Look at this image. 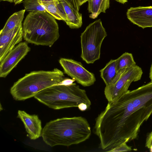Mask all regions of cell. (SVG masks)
Here are the masks:
<instances>
[{
    "label": "cell",
    "instance_id": "cell-3",
    "mask_svg": "<svg viewBox=\"0 0 152 152\" xmlns=\"http://www.w3.org/2000/svg\"><path fill=\"white\" fill-rule=\"evenodd\" d=\"M55 19L47 12H30L23 25L24 39L36 45L51 47L59 37Z\"/></svg>",
    "mask_w": 152,
    "mask_h": 152
},
{
    "label": "cell",
    "instance_id": "cell-15",
    "mask_svg": "<svg viewBox=\"0 0 152 152\" xmlns=\"http://www.w3.org/2000/svg\"><path fill=\"white\" fill-rule=\"evenodd\" d=\"M88 2L89 16L93 19L97 18L101 12L105 13L110 7V0H89Z\"/></svg>",
    "mask_w": 152,
    "mask_h": 152
},
{
    "label": "cell",
    "instance_id": "cell-5",
    "mask_svg": "<svg viewBox=\"0 0 152 152\" xmlns=\"http://www.w3.org/2000/svg\"><path fill=\"white\" fill-rule=\"evenodd\" d=\"M65 78L64 72L57 68L51 71H32L15 82L10 89V93L15 100L24 101Z\"/></svg>",
    "mask_w": 152,
    "mask_h": 152
},
{
    "label": "cell",
    "instance_id": "cell-10",
    "mask_svg": "<svg viewBox=\"0 0 152 152\" xmlns=\"http://www.w3.org/2000/svg\"><path fill=\"white\" fill-rule=\"evenodd\" d=\"M23 38L22 25L0 34V62L16 45L22 41Z\"/></svg>",
    "mask_w": 152,
    "mask_h": 152
},
{
    "label": "cell",
    "instance_id": "cell-20",
    "mask_svg": "<svg viewBox=\"0 0 152 152\" xmlns=\"http://www.w3.org/2000/svg\"><path fill=\"white\" fill-rule=\"evenodd\" d=\"M126 142H124L115 147L107 151L109 152L130 151L132 150L131 147L128 146Z\"/></svg>",
    "mask_w": 152,
    "mask_h": 152
},
{
    "label": "cell",
    "instance_id": "cell-21",
    "mask_svg": "<svg viewBox=\"0 0 152 152\" xmlns=\"http://www.w3.org/2000/svg\"><path fill=\"white\" fill-rule=\"evenodd\" d=\"M63 0L75 10L78 11H79L80 8V6L78 0Z\"/></svg>",
    "mask_w": 152,
    "mask_h": 152
},
{
    "label": "cell",
    "instance_id": "cell-23",
    "mask_svg": "<svg viewBox=\"0 0 152 152\" xmlns=\"http://www.w3.org/2000/svg\"><path fill=\"white\" fill-rule=\"evenodd\" d=\"M75 81V80L73 79H71L66 78L61 82L54 85H68L73 83Z\"/></svg>",
    "mask_w": 152,
    "mask_h": 152
},
{
    "label": "cell",
    "instance_id": "cell-26",
    "mask_svg": "<svg viewBox=\"0 0 152 152\" xmlns=\"http://www.w3.org/2000/svg\"><path fill=\"white\" fill-rule=\"evenodd\" d=\"M149 77L151 80V81L152 82V63L150 69Z\"/></svg>",
    "mask_w": 152,
    "mask_h": 152
},
{
    "label": "cell",
    "instance_id": "cell-24",
    "mask_svg": "<svg viewBox=\"0 0 152 152\" xmlns=\"http://www.w3.org/2000/svg\"><path fill=\"white\" fill-rule=\"evenodd\" d=\"M80 6L83 5V4L87 1H88L89 0H78Z\"/></svg>",
    "mask_w": 152,
    "mask_h": 152
},
{
    "label": "cell",
    "instance_id": "cell-4",
    "mask_svg": "<svg viewBox=\"0 0 152 152\" xmlns=\"http://www.w3.org/2000/svg\"><path fill=\"white\" fill-rule=\"evenodd\" d=\"M34 97L54 110L78 107L82 104L89 108L91 105L86 91L74 83L68 85H54L40 91Z\"/></svg>",
    "mask_w": 152,
    "mask_h": 152
},
{
    "label": "cell",
    "instance_id": "cell-25",
    "mask_svg": "<svg viewBox=\"0 0 152 152\" xmlns=\"http://www.w3.org/2000/svg\"><path fill=\"white\" fill-rule=\"evenodd\" d=\"M115 1L122 4H124L128 1V0H114Z\"/></svg>",
    "mask_w": 152,
    "mask_h": 152
},
{
    "label": "cell",
    "instance_id": "cell-27",
    "mask_svg": "<svg viewBox=\"0 0 152 152\" xmlns=\"http://www.w3.org/2000/svg\"><path fill=\"white\" fill-rule=\"evenodd\" d=\"M24 0H15L14 3L15 4H19L21 3Z\"/></svg>",
    "mask_w": 152,
    "mask_h": 152
},
{
    "label": "cell",
    "instance_id": "cell-13",
    "mask_svg": "<svg viewBox=\"0 0 152 152\" xmlns=\"http://www.w3.org/2000/svg\"><path fill=\"white\" fill-rule=\"evenodd\" d=\"M47 12L56 19L66 22L67 18L61 0H39Z\"/></svg>",
    "mask_w": 152,
    "mask_h": 152
},
{
    "label": "cell",
    "instance_id": "cell-6",
    "mask_svg": "<svg viewBox=\"0 0 152 152\" xmlns=\"http://www.w3.org/2000/svg\"><path fill=\"white\" fill-rule=\"evenodd\" d=\"M107 34L100 19L90 24L80 36L81 57L88 64L100 58L101 45Z\"/></svg>",
    "mask_w": 152,
    "mask_h": 152
},
{
    "label": "cell",
    "instance_id": "cell-12",
    "mask_svg": "<svg viewBox=\"0 0 152 152\" xmlns=\"http://www.w3.org/2000/svg\"><path fill=\"white\" fill-rule=\"evenodd\" d=\"M17 117L23 122L30 139L35 140L41 136L42 122L37 115H30L24 111L18 110Z\"/></svg>",
    "mask_w": 152,
    "mask_h": 152
},
{
    "label": "cell",
    "instance_id": "cell-18",
    "mask_svg": "<svg viewBox=\"0 0 152 152\" xmlns=\"http://www.w3.org/2000/svg\"><path fill=\"white\" fill-rule=\"evenodd\" d=\"M118 73L121 71L130 68L136 65L132 54L125 52L116 59Z\"/></svg>",
    "mask_w": 152,
    "mask_h": 152
},
{
    "label": "cell",
    "instance_id": "cell-11",
    "mask_svg": "<svg viewBox=\"0 0 152 152\" xmlns=\"http://www.w3.org/2000/svg\"><path fill=\"white\" fill-rule=\"evenodd\" d=\"M128 20L142 28L152 27V6L131 7L126 12Z\"/></svg>",
    "mask_w": 152,
    "mask_h": 152
},
{
    "label": "cell",
    "instance_id": "cell-17",
    "mask_svg": "<svg viewBox=\"0 0 152 152\" xmlns=\"http://www.w3.org/2000/svg\"><path fill=\"white\" fill-rule=\"evenodd\" d=\"M26 10H22L15 12L11 15L7 21L0 34L7 32L16 27L22 25Z\"/></svg>",
    "mask_w": 152,
    "mask_h": 152
},
{
    "label": "cell",
    "instance_id": "cell-28",
    "mask_svg": "<svg viewBox=\"0 0 152 152\" xmlns=\"http://www.w3.org/2000/svg\"><path fill=\"white\" fill-rule=\"evenodd\" d=\"M15 0H1V1H7L10 3L14 2Z\"/></svg>",
    "mask_w": 152,
    "mask_h": 152
},
{
    "label": "cell",
    "instance_id": "cell-8",
    "mask_svg": "<svg viewBox=\"0 0 152 152\" xmlns=\"http://www.w3.org/2000/svg\"><path fill=\"white\" fill-rule=\"evenodd\" d=\"M59 62L64 73L83 86L94 84L96 80L94 74L86 69L80 62L64 58H61Z\"/></svg>",
    "mask_w": 152,
    "mask_h": 152
},
{
    "label": "cell",
    "instance_id": "cell-1",
    "mask_svg": "<svg viewBox=\"0 0 152 152\" xmlns=\"http://www.w3.org/2000/svg\"><path fill=\"white\" fill-rule=\"evenodd\" d=\"M152 114V82L108 102L96 119L94 133L104 150L136 139L143 123Z\"/></svg>",
    "mask_w": 152,
    "mask_h": 152
},
{
    "label": "cell",
    "instance_id": "cell-22",
    "mask_svg": "<svg viewBox=\"0 0 152 152\" xmlns=\"http://www.w3.org/2000/svg\"><path fill=\"white\" fill-rule=\"evenodd\" d=\"M145 147L150 148L152 145V131L148 135L146 140Z\"/></svg>",
    "mask_w": 152,
    "mask_h": 152
},
{
    "label": "cell",
    "instance_id": "cell-2",
    "mask_svg": "<svg viewBox=\"0 0 152 152\" xmlns=\"http://www.w3.org/2000/svg\"><path fill=\"white\" fill-rule=\"evenodd\" d=\"M91 131L87 120L82 116L64 117L52 120L43 128L41 136L44 142L53 147L77 144L90 136Z\"/></svg>",
    "mask_w": 152,
    "mask_h": 152
},
{
    "label": "cell",
    "instance_id": "cell-19",
    "mask_svg": "<svg viewBox=\"0 0 152 152\" xmlns=\"http://www.w3.org/2000/svg\"><path fill=\"white\" fill-rule=\"evenodd\" d=\"M23 2L25 9L27 11L47 12L44 7L40 4L39 0H24Z\"/></svg>",
    "mask_w": 152,
    "mask_h": 152
},
{
    "label": "cell",
    "instance_id": "cell-9",
    "mask_svg": "<svg viewBox=\"0 0 152 152\" xmlns=\"http://www.w3.org/2000/svg\"><path fill=\"white\" fill-rule=\"evenodd\" d=\"M30 50L26 42L17 45L0 62V77H6Z\"/></svg>",
    "mask_w": 152,
    "mask_h": 152
},
{
    "label": "cell",
    "instance_id": "cell-14",
    "mask_svg": "<svg viewBox=\"0 0 152 152\" xmlns=\"http://www.w3.org/2000/svg\"><path fill=\"white\" fill-rule=\"evenodd\" d=\"M66 14L67 21L65 22L70 28H78L82 26V17L81 13L69 5L63 0H61Z\"/></svg>",
    "mask_w": 152,
    "mask_h": 152
},
{
    "label": "cell",
    "instance_id": "cell-7",
    "mask_svg": "<svg viewBox=\"0 0 152 152\" xmlns=\"http://www.w3.org/2000/svg\"><path fill=\"white\" fill-rule=\"evenodd\" d=\"M142 73L141 68L137 65L118 72L105 88L104 94L108 102H115L126 93L131 83L140 80Z\"/></svg>",
    "mask_w": 152,
    "mask_h": 152
},
{
    "label": "cell",
    "instance_id": "cell-16",
    "mask_svg": "<svg viewBox=\"0 0 152 152\" xmlns=\"http://www.w3.org/2000/svg\"><path fill=\"white\" fill-rule=\"evenodd\" d=\"M99 71L101 77L106 86L110 84L118 73L117 69L116 59L111 60Z\"/></svg>",
    "mask_w": 152,
    "mask_h": 152
},
{
    "label": "cell",
    "instance_id": "cell-29",
    "mask_svg": "<svg viewBox=\"0 0 152 152\" xmlns=\"http://www.w3.org/2000/svg\"><path fill=\"white\" fill-rule=\"evenodd\" d=\"M149 149H150V151L152 152V145L151 146Z\"/></svg>",
    "mask_w": 152,
    "mask_h": 152
}]
</instances>
